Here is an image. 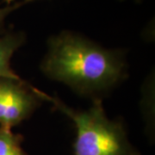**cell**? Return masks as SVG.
<instances>
[{
    "mask_svg": "<svg viewBox=\"0 0 155 155\" xmlns=\"http://www.w3.org/2000/svg\"><path fill=\"white\" fill-rule=\"evenodd\" d=\"M41 71L48 78L92 100L101 99V96L127 77L123 51L105 48L71 30L50 36Z\"/></svg>",
    "mask_w": 155,
    "mask_h": 155,
    "instance_id": "6da1fadb",
    "label": "cell"
},
{
    "mask_svg": "<svg viewBox=\"0 0 155 155\" xmlns=\"http://www.w3.org/2000/svg\"><path fill=\"white\" fill-rule=\"evenodd\" d=\"M34 91L42 101L50 102L73 122L74 155H141L129 141L122 122L109 119L102 99H93L89 109L78 110L35 87Z\"/></svg>",
    "mask_w": 155,
    "mask_h": 155,
    "instance_id": "7a4b0ae2",
    "label": "cell"
},
{
    "mask_svg": "<svg viewBox=\"0 0 155 155\" xmlns=\"http://www.w3.org/2000/svg\"><path fill=\"white\" fill-rule=\"evenodd\" d=\"M42 100L22 78H0V127L12 129L32 116Z\"/></svg>",
    "mask_w": 155,
    "mask_h": 155,
    "instance_id": "3957f363",
    "label": "cell"
},
{
    "mask_svg": "<svg viewBox=\"0 0 155 155\" xmlns=\"http://www.w3.org/2000/svg\"><path fill=\"white\" fill-rule=\"evenodd\" d=\"M25 41L26 35L22 31L7 32L0 37V78H21L11 68V60Z\"/></svg>",
    "mask_w": 155,
    "mask_h": 155,
    "instance_id": "277c9868",
    "label": "cell"
},
{
    "mask_svg": "<svg viewBox=\"0 0 155 155\" xmlns=\"http://www.w3.org/2000/svg\"><path fill=\"white\" fill-rule=\"evenodd\" d=\"M23 138L10 128L0 127V155H28L22 147Z\"/></svg>",
    "mask_w": 155,
    "mask_h": 155,
    "instance_id": "5b68a950",
    "label": "cell"
},
{
    "mask_svg": "<svg viewBox=\"0 0 155 155\" xmlns=\"http://www.w3.org/2000/svg\"><path fill=\"white\" fill-rule=\"evenodd\" d=\"M25 3L24 2H15L12 5H6L4 8H0V34L5 32V22L6 17H8L11 12L17 10L18 8L22 7Z\"/></svg>",
    "mask_w": 155,
    "mask_h": 155,
    "instance_id": "8992f818",
    "label": "cell"
},
{
    "mask_svg": "<svg viewBox=\"0 0 155 155\" xmlns=\"http://www.w3.org/2000/svg\"><path fill=\"white\" fill-rule=\"evenodd\" d=\"M5 3L6 4V5H12L13 3H15V2H17V0H3ZM29 1H32V0H22V2H24L25 4L26 3H28Z\"/></svg>",
    "mask_w": 155,
    "mask_h": 155,
    "instance_id": "52a82bcc",
    "label": "cell"
},
{
    "mask_svg": "<svg viewBox=\"0 0 155 155\" xmlns=\"http://www.w3.org/2000/svg\"><path fill=\"white\" fill-rule=\"evenodd\" d=\"M134 1H136V2H139V1H140V0H134Z\"/></svg>",
    "mask_w": 155,
    "mask_h": 155,
    "instance_id": "ba28073f",
    "label": "cell"
}]
</instances>
